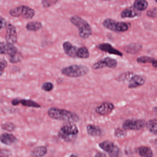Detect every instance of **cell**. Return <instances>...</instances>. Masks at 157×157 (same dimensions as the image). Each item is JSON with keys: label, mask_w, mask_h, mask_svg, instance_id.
<instances>
[{"label": "cell", "mask_w": 157, "mask_h": 157, "mask_svg": "<svg viewBox=\"0 0 157 157\" xmlns=\"http://www.w3.org/2000/svg\"><path fill=\"white\" fill-rule=\"evenodd\" d=\"M49 117L54 120L69 123L78 122L79 116L75 112L57 108H51L48 111Z\"/></svg>", "instance_id": "1"}, {"label": "cell", "mask_w": 157, "mask_h": 157, "mask_svg": "<svg viewBox=\"0 0 157 157\" xmlns=\"http://www.w3.org/2000/svg\"><path fill=\"white\" fill-rule=\"evenodd\" d=\"M70 21L78 29V35L81 38L86 39L91 36L92 29L86 20L78 15H74L71 18Z\"/></svg>", "instance_id": "2"}, {"label": "cell", "mask_w": 157, "mask_h": 157, "mask_svg": "<svg viewBox=\"0 0 157 157\" xmlns=\"http://www.w3.org/2000/svg\"><path fill=\"white\" fill-rule=\"evenodd\" d=\"M79 131L78 127L73 124L69 123L61 128L58 133V136L65 142H71L75 140Z\"/></svg>", "instance_id": "3"}, {"label": "cell", "mask_w": 157, "mask_h": 157, "mask_svg": "<svg viewBox=\"0 0 157 157\" xmlns=\"http://www.w3.org/2000/svg\"><path fill=\"white\" fill-rule=\"evenodd\" d=\"M89 71L87 66L82 65H72L61 70L62 74L70 77H81L86 75Z\"/></svg>", "instance_id": "4"}, {"label": "cell", "mask_w": 157, "mask_h": 157, "mask_svg": "<svg viewBox=\"0 0 157 157\" xmlns=\"http://www.w3.org/2000/svg\"><path fill=\"white\" fill-rule=\"evenodd\" d=\"M9 14L13 17H22L26 19H32L35 16V10L27 6L22 5L12 8L9 11Z\"/></svg>", "instance_id": "5"}, {"label": "cell", "mask_w": 157, "mask_h": 157, "mask_svg": "<svg viewBox=\"0 0 157 157\" xmlns=\"http://www.w3.org/2000/svg\"><path fill=\"white\" fill-rule=\"evenodd\" d=\"M99 147L110 157H118L120 154V148L113 142L104 141L99 144Z\"/></svg>", "instance_id": "6"}, {"label": "cell", "mask_w": 157, "mask_h": 157, "mask_svg": "<svg viewBox=\"0 0 157 157\" xmlns=\"http://www.w3.org/2000/svg\"><path fill=\"white\" fill-rule=\"evenodd\" d=\"M145 121L140 119H128L126 120L123 124L124 130L128 131H138L143 129L146 125Z\"/></svg>", "instance_id": "7"}, {"label": "cell", "mask_w": 157, "mask_h": 157, "mask_svg": "<svg viewBox=\"0 0 157 157\" xmlns=\"http://www.w3.org/2000/svg\"><path fill=\"white\" fill-rule=\"evenodd\" d=\"M117 60L111 57H107L95 63L92 65V68L94 70H98L105 67L114 68L117 67Z\"/></svg>", "instance_id": "8"}, {"label": "cell", "mask_w": 157, "mask_h": 157, "mask_svg": "<svg viewBox=\"0 0 157 157\" xmlns=\"http://www.w3.org/2000/svg\"><path fill=\"white\" fill-rule=\"evenodd\" d=\"M17 32L14 26L11 24L6 25V33L5 35L6 41L9 44H15L17 41Z\"/></svg>", "instance_id": "9"}, {"label": "cell", "mask_w": 157, "mask_h": 157, "mask_svg": "<svg viewBox=\"0 0 157 157\" xmlns=\"http://www.w3.org/2000/svg\"><path fill=\"white\" fill-rule=\"evenodd\" d=\"M114 109V106L112 103L104 102L96 108V112L101 115H109Z\"/></svg>", "instance_id": "10"}, {"label": "cell", "mask_w": 157, "mask_h": 157, "mask_svg": "<svg viewBox=\"0 0 157 157\" xmlns=\"http://www.w3.org/2000/svg\"><path fill=\"white\" fill-rule=\"evenodd\" d=\"M146 82V78L143 76L136 75L132 77L129 80L128 88H135L143 85Z\"/></svg>", "instance_id": "11"}, {"label": "cell", "mask_w": 157, "mask_h": 157, "mask_svg": "<svg viewBox=\"0 0 157 157\" xmlns=\"http://www.w3.org/2000/svg\"><path fill=\"white\" fill-rule=\"evenodd\" d=\"M17 52V49L13 44L6 42H0V54H8L10 56Z\"/></svg>", "instance_id": "12"}, {"label": "cell", "mask_w": 157, "mask_h": 157, "mask_svg": "<svg viewBox=\"0 0 157 157\" xmlns=\"http://www.w3.org/2000/svg\"><path fill=\"white\" fill-rule=\"evenodd\" d=\"M97 48L101 51L108 53L109 54H114L121 57L123 56V53L121 51L113 48L109 43H103L99 44L97 46Z\"/></svg>", "instance_id": "13"}, {"label": "cell", "mask_w": 157, "mask_h": 157, "mask_svg": "<svg viewBox=\"0 0 157 157\" xmlns=\"http://www.w3.org/2000/svg\"><path fill=\"white\" fill-rule=\"evenodd\" d=\"M63 47L64 52L69 57L73 58H77V53L78 48L74 46L71 42L68 41L63 42Z\"/></svg>", "instance_id": "14"}, {"label": "cell", "mask_w": 157, "mask_h": 157, "mask_svg": "<svg viewBox=\"0 0 157 157\" xmlns=\"http://www.w3.org/2000/svg\"><path fill=\"white\" fill-rule=\"evenodd\" d=\"M86 131L88 134L91 136H100L103 133L101 127L94 124H88Z\"/></svg>", "instance_id": "15"}, {"label": "cell", "mask_w": 157, "mask_h": 157, "mask_svg": "<svg viewBox=\"0 0 157 157\" xmlns=\"http://www.w3.org/2000/svg\"><path fill=\"white\" fill-rule=\"evenodd\" d=\"M16 138L12 134L4 133L0 135V141L6 145H11L16 141Z\"/></svg>", "instance_id": "16"}, {"label": "cell", "mask_w": 157, "mask_h": 157, "mask_svg": "<svg viewBox=\"0 0 157 157\" xmlns=\"http://www.w3.org/2000/svg\"><path fill=\"white\" fill-rule=\"evenodd\" d=\"M139 14H140L138 11L134 7H129L125 8L121 12V16L122 18H133L139 16Z\"/></svg>", "instance_id": "17"}, {"label": "cell", "mask_w": 157, "mask_h": 157, "mask_svg": "<svg viewBox=\"0 0 157 157\" xmlns=\"http://www.w3.org/2000/svg\"><path fill=\"white\" fill-rule=\"evenodd\" d=\"M148 4L146 0H135L133 7L139 12L144 11L147 8Z\"/></svg>", "instance_id": "18"}, {"label": "cell", "mask_w": 157, "mask_h": 157, "mask_svg": "<svg viewBox=\"0 0 157 157\" xmlns=\"http://www.w3.org/2000/svg\"><path fill=\"white\" fill-rule=\"evenodd\" d=\"M21 104L25 107H29V108H40L41 106L36 102L31 100H18V104Z\"/></svg>", "instance_id": "19"}, {"label": "cell", "mask_w": 157, "mask_h": 157, "mask_svg": "<svg viewBox=\"0 0 157 157\" xmlns=\"http://www.w3.org/2000/svg\"><path fill=\"white\" fill-rule=\"evenodd\" d=\"M48 149L44 146H40L36 147L31 152V155L35 157H43L47 155Z\"/></svg>", "instance_id": "20"}, {"label": "cell", "mask_w": 157, "mask_h": 157, "mask_svg": "<svg viewBox=\"0 0 157 157\" xmlns=\"http://www.w3.org/2000/svg\"><path fill=\"white\" fill-rule=\"evenodd\" d=\"M116 22H117L114 19L108 18L104 19L102 24L103 26L105 28L112 31H115Z\"/></svg>", "instance_id": "21"}, {"label": "cell", "mask_w": 157, "mask_h": 157, "mask_svg": "<svg viewBox=\"0 0 157 157\" xmlns=\"http://www.w3.org/2000/svg\"><path fill=\"white\" fill-rule=\"evenodd\" d=\"M42 25L41 22L38 21H33L29 22L26 26L27 29L31 31H36L40 30L42 28Z\"/></svg>", "instance_id": "22"}, {"label": "cell", "mask_w": 157, "mask_h": 157, "mask_svg": "<svg viewBox=\"0 0 157 157\" xmlns=\"http://www.w3.org/2000/svg\"><path fill=\"white\" fill-rule=\"evenodd\" d=\"M147 128L153 134L157 135V120H151L146 123Z\"/></svg>", "instance_id": "23"}, {"label": "cell", "mask_w": 157, "mask_h": 157, "mask_svg": "<svg viewBox=\"0 0 157 157\" xmlns=\"http://www.w3.org/2000/svg\"><path fill=\"white\" fill-rule=\"evenodd\" d=\"M138 153L141 156L151 157L153 156V153L151 148L147 147H141L138 148Z\"/></svg>", "instance_id": "24"}, {"label": "cell", "mask_w": 157, "mask_h": 157, "mask_svg": "<svg viewBox=\"0 0 157 157\" xmlns=\"http://www.w3.org/2000/svg\"><path fill=\"white\" fill-rule=\"evenodd\" d=\"M89 56V52L87 48L85 47L78 48L77 53V58L86 59L88 58Z\"/></svg>", "instance_id": "25"}, {"label": "cell", "mask_w": 157, "mask_h": 157, "mask_svg": "<svg viewBox=\"0 0 157 157\" xmlns=\"http://www.w3.org/2000/svg\"><path fill=\"white\" fill-rule=\"evenodd\" d=\"M141 49V46L139 44H132L126 46L124 49L127 53L133 54L138 52Z\"/></svg>", "instance_id": "26"}, {"label": "cell", "mask_w": 157, "mask_h": 157, "mask_svg": "<svg viewBox=\"0 0 157 157\" xmlns=\"http://www.w3.org/2000/svg\"><path fill=\"white\" fill-rule=\"evenodd\" d=\"M129 24L126 22H117L115 26V32H124L129 28Z\"/></svg>", "instance_id": "27"}, {"label": "cell", "mask_w": 157, "mask_h": 157, "mask_svg": "<svg viewBox=\"0 0 157 157\" xmlns=\"http://www.w3.org/2000/svg\"><path fill=\"white\" fill-rule=\"evenodd\" d=\"M133 76L132 72H126L119 75L116 78V80L119 82H124L127 80H130Z\"/></svg>", "instance_id": "28"}, {"label": "cell", "mask_w": 157, "mask_h": 157, "mask_svg": "<svg viewBox=\"0 0 157 157\" xmlns=\"http://www.w3.org/2000/svg\"><path fill=\"white\" fill-rule=\"evenodd\" d=\"M23 57L21 53L17 52L15 53L10 56L9 61L12 63H17L21 61L23 59Z\"/></svg>", "instance_id": "29"}, {"label": "cell", "mask_w": 157, "mask_h": 157, "mask_svg": "<svg viewBox=\"0 0 157 157\" xmlns=\"http://www.w3.org/2000/svg\"><path fill=\"white\" fill-rule=\"evenodd\" d=\"M155 59L148 56H142L137 58V61L139 63H153L155 61Z\"/></svg>", "instance_id": "30"}, {"label": "cell", "mask_w": 157, "mask_h": 157, "mask_svg": "<svg viewBox=\"0 0 157 157\" xmlns=\"http://www.w3.org/2000/svg\"><path fill=\"white\" fill-rule=\"evenodd\" d=\"M54 88V85L51 82H45L42 84L41 89L46 92H50Z\"/></svg>", "instance_id": "31"}, {"label": "cell", "mask_w": 157, "mask_h": 157, "mask_svg": "<svg viewBox=\"0 0 157 157\" xmlns=\"http://www.w3.org/2000/svg\"><path fill=\"white\" fill-rule=\"evenodd\" d=\"M2 129L8 131H13L16 128L15 125L12 123H6L2 125Z\"/></svg>", "instance_id": "32"}, {"label": "cell", "mask_w": 157, "mask_h": 157, "mask_svg": "<svg viewBox=\"0 0 157 157\" xmlns=\"http://www.w3.org/2000/svg\"><path fill=\"white\" fill-rule=\"evenodd\" d=\"M58 2V0H43L41 3L43 7L48 8L57 3Z\"/></svg>", "instance_id": "33"}, {"label": "cell", "mask_w": 157, "mask_h": 157, "mask_svg": "<svg viewBox=\"0 0 157 157\" xmlns=\"http://www.w3.org/2000/svg\"><path fill=\"white\" fill-rule=\"evenodd\" d=\"M147 15L150 17L157 18V8H155L147 11Z\"/></svg>", "instance_id": "34"}, {"label": "cell", "mask_w": 157, "mask_h": 157, "mask_svg": "<svg viewBox=\"0 0 157 157\" xmlns=\"http://www.w3.org/2000/svg\"><path fill=\"white\" fill-rule=\"evenodd\" d=\"M124 132L120 128L116 129L114 131V135L118 138L122 137L124 135Z\"/></svg>", "instance_id": "35"}, {"label": "cell", "mask_w": 157, "mask_h": 157, "mask_svg": "<svg viewBox=\"0 0 157 157\" xmlns=\"http://www.w3.org/2000/svg\"><path fill=\"white\" fill-rule=\"evenodd\" d=\"M6 26V21L4 18L0 16V30Z\"/></svg>", "instance_id": "36"}, {"label": "cell", "mask_w": 157, "mask_h": 157, "mask_svg": "<svg viewBox=\"0 0 157 157\" xmlns=\"http://www.w3.org/2000/svg\"><path fill=\"white\" fill-rule=\"evenodd\" d=\"M7 65V62L4 59L1 58L0 59V66L5 69Z\"/></svg>", "instance_id": "37"}, {"label": "cell", "mask_w": 157, "mask_h": 157, "mask_svg": "<svg viewBox=\"0 0 157 157\" xmlns=\"http://www.w3.org/2000/svg\"><path fill=\"white\" fill-rule=\"evenodd\" d=\"M152 64L153 67H155V68H157V60L155 59V61Z\"/></svg>", "instance_id": "38"}, {"label": "cell", "mask_w": 157, "mask_h": 157, "mask_svg": "<svg viewBox=\"0 0 157 157\" xmlns=\"http://www.w3.org/2000/svg\"><path fill=\"white\" fill-rule=\"evenodd\" d=\"M99 155H98V154H97V155H96L95 156V157H106V155H105V154H102V153H99Z\"/></svg>", "instance_id": "39"}, {"label": "cell", "mask_w": 157, "mask_h": 157, "mask_svg": "<svg viewBox=\"0 0 157 157\" xmlns=\"http://www.w3.org/2000/svg\"><path fill=\"white\" fill-rule=\"evenodd\" d=\"M4 70V69L0 66V77L3 73Z\"/></svg>", "instance_id": "40"}, {"label": "cell", "mask_w": 157, "mask_h": 157, "mask_svg": "<svg viewBox=\"0 0 157 157\" xmlns=\"http://www.w3.org/2000/svg\"><path fill=\"white\" fill-rule=\"evenodd\" d=\"M155 144L156 147V148H157V140H156L155 141Z\"/></svg>", "instance_id": "41"}, {"label": "cell", "mask_w": 157, "mask_h": 157, "mask_svg": "<svg viewBox=\"0 0 157 157\" xmlns=\"http://www.w3.org/2000/svg\"><path fill=\"white\" fill-rule=\"evenodd\" d=\"M102 1H111V0H102Z\"/></svg>", "instance_id": "42"}, {"label": "cell", "mask_w": 157, "mask_h": 157, "mask_svg": "<svg viewBox=\"0 0 157 157\" xmlns=\"http://www.w3.org/2000/svg\"><path fill=\"white\" fill-rule=\"evenodd\" d=\"M154 1H155V2H157V0H154Z\"/></svg>", "instance_id": "43"}]
</instances>
